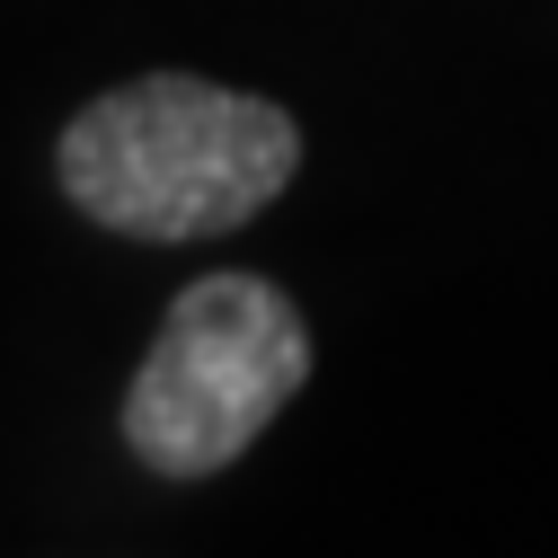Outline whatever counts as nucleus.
Returning <instances> with one entry per match:
<instances>
[{
    "label": "nucleus",
    "instance_id": "f257e3e1",
    "mask_svg": "<svg viewBox=\"0 0 558 558\" xmlns=\"http://www.w3.org/2000/svg\"><path fill=\"white\" fill-rule=\"evenodd\" d=\"M302 169V124L195 72H143L98 89L53 143V178L116 240L178 248L248 231Z\"/></svg>",
    "mask_w": 558,
    "mask_h": 558
},
{
    "label": "nucleus",
    "instance_id": "f03ea898",
    "mask_svg": "<svg viewBox=\"0 0 558 558\" xmlns=\"http://www.w3.org/2000/svg\"><path fill=\"white\" fill-rule=\"evenodd\" d=\"M311 328L284 284L214 266L169 302L143 373L124 381V452L151 478H222L257 435L302 399Z\"/></svg>",
    "mask_w": 558,
    "mask_h": 558
}]
</instances>
